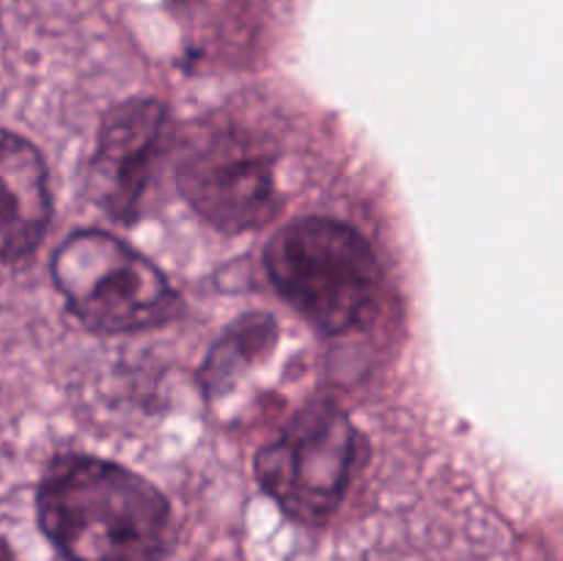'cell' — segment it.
<instances>
[{
	"mask_svg": "<svg viewBox=\"0 0 563 561\" xmlns=\"http://www.w3.org/2000/svg\"><path fill=\"white\" fill-rule=\"evenodd\" d=\"M36 517L64 561H165L176 542L170 504L152 482L86 454L49 462Z\"/></svg>",
	"mask_w": 563,
	"mask_h": 561,
	"instance_id": "1",
	"label": "cell"
},
{
	"mask_svg": "<svg viewBox=\"0 0 563 561\" xmlns=\"http://www.w3.org/2000/svg\"><path fill=\"white\" fill-rule=\"evenodd\" d=\"M269 280L322 333H344L372 314L379 264L352 226L302 218L284 226L264 251Z\"/></svg>",
	"mask_w": 563,
	"mask_h": 561,
	"instance_id": "2",
	"label": "cell"
},
{
	"mask_svg": "<svg viewBox=\"0 0 563 561\" xmlns=\"http://www.w3.org/2000/svg\"><path fill=\"white\" fill-rule=\"evenodd\" d=\"M69 311L97 333H137L174 322L181 300L146 256L104 231H75L53 256Z\"/></svg>",
	"mask_w": 563,
	"mask_h": 561,
	"instance_id": "3",
	"label": "cell"
},
{
	"mask_svg": "<svg viewBox=\"0 0 563 561\" xmlns=\"http://www.w3.org/2000/svg\"><path fill=\"white\" fill-rule=\"evenodd\" d=\"M357 460V429L330 402L302 407L256 454L258 484L289 520L324 526L339 512Z\"/></svg>",
	"mask_w": 563,
	"mask_h": 561,
	"instance_id": "4",
	"label": "cell"
},
{
	"mask_svg": "<svg viewBox=\"0 0 563 561\" xmlns=\"http://www.w3.org/2000/svg\"><path fill=\"white\" fill-rule=\"evenodd\" d=\"M179 190L220 231L262 229L278 212L273 154L240 130H214L185 154Z\"/></svg>",
	"mask_w": 563,
	"mask_h": 561,
	"instance_id": "5",
	"label": "cell"
},
{
	"mask_svg": "<svg viewBox=\"0 0 563 561\" xmlns=\"http://www.w3.org/2000/svg\"><path fill=\"white\" fill-rule=\"evenodd\" d=\"M170 141V113L157 99H130L102 119L97 152L88 163L86 193L108 218L132 223L154 168Z\"/></svg>",
	"mask_w": 563,
	"mask_h": 561,
	"instance_id": "6",
	"label": "cell"
},
{
	"mask_svg": "<svg viewBox=\"0 0 563 561\" xmlns=\"http://www.w3.org/2000/svg\"><path fill=\"white\" fill-rule=\"evenodd\" d=\"M53 215L44 157L31 141L0 127V262L31 256Z\"/></svg>",
	"mask_w": 563,
	"mask_h": 561,
	"instance_id": "7",
	"label": "cell"
},
{
	"mask_svg": "<svg viewBox=\"0 0 563 561\" xmlns=\"http://www.w3.org/2000/svg\"><path fill=\"white\" fill-rule=\"evenodd\" d=\"M275 341V322L262 314H253V317L240 319L234 328L225 333V339L209 352V361L203 366V377H207L209 394H223L225 385L236 377L240 372H245L247 363L258 361L262 355H267L269 346Z\"/></svg>",
	"mask_w": 563,
	"mask_h": 561,
	"instance_id": "8",
	"label": "cell"
},
{
	"mask_svg": "<svg viewBox=\"0 0 563 561\" xmlns=\"http://www.w3.org/2000/svg\"><path fill=\"white\" fill-rule=\"evenodd\" d=\"M0 561H16L14 550L9 548V542H5L3 537H0Z\"/></svg>",
	"mask_w": 563,
	"mask_h": 561,
	"instance_id": "9",
	"label": "cell"
}]
</instances>
